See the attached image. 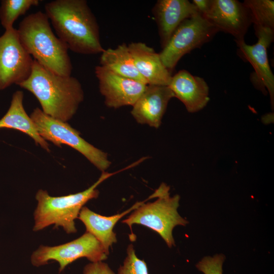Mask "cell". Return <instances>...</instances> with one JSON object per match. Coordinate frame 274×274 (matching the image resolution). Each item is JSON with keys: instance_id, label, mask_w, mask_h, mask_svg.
<instances>
[{"instance_id": "1", "label": "cell", "mask_w": 274, "mask_h": 274, "mask_svg": "<svg viewBox=\"0 0 274 274\" xmlns=\"http://www.w3.org/2000/svg\"><path fill=\"white\" fill-rule=\"evenodd\" d=\"M45 11L68 49L84 55L103 52L99 26L86 1L55 0L45 4Z\"/></svg>"}, {"instance_id": "2", "label": "cell", "mask_w": 274, "mask_h": 274, "mask_svg": "<svg viewBox=\"0 0 274 274\" xmlns=\"http://www.w3.org/2000/svg\"><path fill=\"white\" fill-rule=\"evenodd\" d=\"M18 85L36 96L44 113L65 122L84 100V91L77 78L56 74L34 59L30 76Z\"/></svg>"}, {"instance_id": "3", "label": "cell", "mask_w": 274, "mask_h": 274, "mask_svg": "<svg viewBox=\"0 0 274 274\" xmlns=\"http://www.w3.org/2000/svg\"><path fill=\"white\" fill-rule=\"evenodd\" d=\"M17 31L22 45L34 60L56 74L71 76L73 66L68 49L53 33L45 13L38 11L27 15Z\"/></svg>"}, {"instance_id": "4", "label": "cell", "mask_w": 274, "mask_h": 274, "mask_svg": "<svg viewBox=\"0 0 274 274\" xmlns=\"http://www.w3.org/2000/svg\"><path fill=\"white\" fill-rule=\"evenodd\" d=\"M125 169L114 173L102 172L93 185L75 194L52 196L46 190H39L35 196L38 203L33 213V231H39L54 225L55 227H61L66 233H76L75 220L88 201L98 197L97 187L108 178Z\"/></svg>"}, {"instance_id": "5", "label": "cell", "mask_w": 274, "mask_h": 274, "mask_svg": "<svg viewBox=\"0 0 274 274\" xmlns=\"http://www.w3.org/2000/svg\"><path fill=\"white\" fill-rule=\"evenodd\" d=\"M170 187L162 183L148 198L122 222L131 229L137 224L158 233L169 248L175 246L173 230L177 225L185 226L188 221L178 213L180 197L170 196Z\"/></svg>"}, {"instance_id": "6", "label": "cell", "mask_w": 274, "mask_h": 274, "mask_svg": "<svg viewBox=\"0 0 274 274\" xmlns=\"http://www.w3.org/2000/svg\"><path fill=\"white\" fill-rule=\"evenodd\" d=\"M30 118L40 135L45 141L61 147L68 145L85 157L101 172L111 165L108 154L89 144L80 136V133L68 123L54 119L44 113L39 108L35 109Z\"/></svg>"}, {"instance_id": "7", "label": "cell", "mask_w": 274, "mask_h": 274, "mask_svg": "<svg viewBox=\"0 0 274 274\" xmlns=\"http://www.w3.org/2000/svg\"><path fill=\"white\" fill-rule=\"evenodd\" d=\"M218 31L199 13L184 20L159 53L162 63L172 73L184 55L210 42Z\"/></svg>"}, {"instance_id": "8", "label": "cell", "mask_w": 274, "mask_h": 274, "mask_svg": "<svg viewBox=\"0 0 274 274\" xmlns=\"http://www.w3.org/2000/svg\"><path fill=\"white\" fill-rule=\"evenodd\" d=\"M85 257L91 262L103 261L108 255L99 241L90 233L86 231L79 237L55 246L41 245L30 256L32 265L39 267L56 261L59 272L74 261Z\"/></svg>"}, {"instance_id": "9", "label": "cell", "mask_w": 274, "mask_h": 274, "mask_svg": "<svg viewBox=\"0 0 274 274\" xmlns=\"http://www.w3.org/2000/svg\"><path fill=\"white\" fill-rule=\"evenodd\" d=\"M33 63V59L20 42L17 29L5 30L0 37V90L26 80Z\"/></svg>"}, {"instance_id": "10", "label": "cell", "mask_w": 274, "mask_h": 274, "mask_svg": "<svg viewBox=\"0 0 274 274\" xmlns=\"http://www.w3.org/2000/svg\"><path fill=\"white\" fill-rule=\"evenodd\" d=\"M257 42L248 45L245 40L235 41L240 56L249 62L254 69L252 82L263 93L266 89L270 96L271 107L274 105V76L270 68L267 50L274 39V30L264 28H254Z\"/></svg>"}, {"instance_id": "11", "label": "cell", "mask_w": 274, "mask_h": 274, "mask_svg": "<svg viewBox=\"0 0 274 274\" xmlns=\"http://www.w3.org/2000/svg\"><path fill=\"white\" fill-rule=\"evenodd\" d=\"M202 16L219 31L233 36L235 41L244 40L252 23L248 8L237 0H210L209 8Z\"/></svg>"}, {"instance_id": "12", "label": "cell", "mask_w": 274, "mask_h": 274, "mask_svg": "<svg viewBox=\"0 0 274 274\" xmlns=\"http://www.w3.org/2000/svg\"><path fill=\"white\" fill-rule=\"evenodd\" d=\"M95 74L99 92L104 97L105 105L110 108L132 106L147 85L116 74L100 65L95 66Z\"/></svg>"}, {"instance_id": "13", "label": "cell", "mask_w": 274, "mask_h": 274, "mask_svg": "<svg viewBox=\"0 0 274 274\" xmlns=\"http://www.w3.org/2000/svg\"><path fill=\"white\" fill-rule=\"evenodd\" d=\"M174 95L168 86L147 85L132 106L131 114L139 124L158 128L169 100Z\"/></svg>"}, {"instance_id": "14", "label": "cell", "mask_w": 274, "mask_h": 274, "mask_svg": "<svg viewBox=\"0 0 274 274\" xmlns=\"http://www.w3.org/2000/svg\"><path fill=\"white\" fill-rule=\"evenodd\" d=\"M152 11L162 49L182 22L199 13L188 0H158Z\"/></svg>"}, {"instance_id": "15", "label": "cell", "mask_w": 274, "mask_h": 274, "mask_svg": "<svg viewBox=\"0 0 274 274\" xmlns=\"http://www.w3.org/2000/svg\"><path fill=\"white\" fill-rule=\"evenodd\" d=\"M168 87L189 113L199 111L210 100L209 88L204 80L185 70L172 76Z\"/></svg>"}, {"instance_id": "16", "label": "cell", "mask_w": 274, "mask_h": 274, "mask_svg": "<svg viewBox=\"0 0 274 274\" xmlns=\"http://www.w3.org/2000/svg\"><path fill=\"white\" fill-rule=\"evenodd\" d=\"M128 47L139 73L147 85H168L172 73L162 63L159 53L143 42H132Z\"/></svg>"}, {"instance_id": "17", "label": "cell", "mask_w": 274, "mask_h": 274, "mask_svg": "<svg viewBox=\"0 0 274 274\" xmlns=\"http://www.w3.org/2000/svg\"><path fill=\"white\" fill-rule=\"evenodd\" d=\"M144 201L137 202L122 213L108 217L97 214L84 206L79 213L78 219L84 224L86 231L99 241L108 255L110 248L117 241L116 234L113 231L115 225L121 218L134 211Z\"/></svg>"}, {"instance_id": "18", "label": "cell", "mask_w": 274, "mask_h": 274, "mask_svg": "<svg viewBox=\"0 0 274 274\" xmlns=\"http://www.w3.org/2000/svg\"><path fill=\"white\" fill-rule=\"evenodd\" d=\"M23 96L22 91L18 90L14 93L8 111L0 119V129L19 130L31 137L36 145L49 152V144L40 135L35 124L25 111Z\"/></svg>"}, {"instance_id": "19", "label": "cell", "mask_w": 274, "mask_h": 274, "mask_svg": "<svg viewBox=\"0 0 274 274\" xmlns=\"http://www.w3.org/2000/svg\"><path fill=\"white\" fill-rule=\"evenodd\" d=\"M100 65L116 74L147 84L134 65L128 45L124 43L114 49H104L100 57Z\"/></svg>"}, {"instance_id": "20", "label": "cell", "mask_w": 274, "mask_h": 274, "mask_svg": "<svg viewBox=\"0 0 274 274\" xmlns=\"http://www.w3.org/2000/svg\"><path fill=\"white\" fill-rule=\"evenodd\" d=\"M254 28L274 30V2L271 0H245Z\"/></svg>"}, {"instance_id": "21", "label": "cell", "mask_w": 274, "mask_h": 274, "mask_svg": "<svg viewBox=\"0 0 274 274\" xmlns=\"http://www.w3.org/2000/svg\"><path fill=\"white\" fill-rule=\"evenodd\" d=\"M38 0H3L0 6V21L5 30L13 28L16 20L32 6L39 4Z\"/></svg>"}, {"instance_id": "22", "label": "cell", "mask_w": 274, "mask_h": 274, "mask_svg": "<svg viewBox=\"0 0 274 274\" xmlns=\"http://www.w3.org/2000/svg\"><path fill=\"white\" fill-rule=\"evenodd\" d=\"M118 274H149L146 263L136 256L132 244L127 249V256Z\"/></svg>"}, {"instance_id": "23", "label": "cell", "mask_w": 274, "mask_h": 274, "mask_svg": "<svg viewBox=\"0 0 274 274\" xmlns=\"http://www.w3.org/2000/svg\"><path fill=\"white\" fill-rule=\"evenodd\" d=\"M225 259L223 254L205 256L196 265V268L204 274H222V266Z\"/></svg>"}, {"instance_id": "24", "label": "cell", "mask_w": 274, "mask_h": 274, "mask_svg": "<svg viewBox=\"0 0 274 274\" xmlns=\"http://www.w3.org/2000/svg\"><path fill=\"white\" fill-rule=\"evenodd\" d=\"M83 274H115L110 266L103 261L91 262L86 265Z\"/></svg>"}, {"instance_id": "25", "label": "cell", "mask_w": 274, "mask_h": 274, "mask_svg": "<svg viewBox=\"0 0 274 274\" xmlns=\"http://www.w3.org/2000/svg\"><path fill=\"white\" fill-rule=\"evenodd\" d=\"M192 3L198 12L203 15L209 8L210 0H193Z\"/></svg>"}]
</instances>
